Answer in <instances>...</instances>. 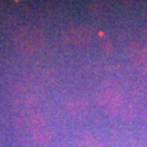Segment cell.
I'll list each match as a JSON object with an SVG mask.
<instances>
[{
    "label": "cell",
    "mask_w": 147,
    "mask_h": 147,
    "mask_svg": "<svg viewBox=\"0 0 147 147\" xmlns=\"http://www.w3.org/2000/svg\"><path fill=\"white\" fill-rule=\"evenodd\" d=\"M99 105L106 113L115 115L119 110L121 105V98L119 95L113 92H103L99 95Z\"/></svg>",
    "instance_id": "obj_1"
},
{
    "label": "cell",
    "mask_w": 147,
    "mask_h": 147,
    "mask_svg": "<svg viewBox=\"0 0 147 147\" xmlns=\"http://www.w3.org/2000/svg\"><path fill=\"white\" fill-rule=\"evenodd\" d=\"M129 54H130L131 58H133L134 60L140 61V62L144 60L146 57L145 49L142 48L139 44H132L129 48Z\"/></svg>",
    "instance_id": "obj_2"
}]
</instances>
